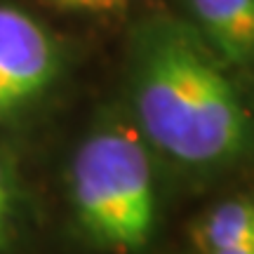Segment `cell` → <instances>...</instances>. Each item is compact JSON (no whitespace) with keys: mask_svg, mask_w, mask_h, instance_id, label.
I'll return each instance as SVG.
<instances>
[{"mask_svg":"<svg viewBox=\"0 0 254 254\" xmlns=\"http://www.w3.org/2000/svg\"><path fill=\"white\" fill-rule=\"evenodd\" d=\"M132 106L146 144L182 167L214 172L254 151V118L198 31L158 19L136 31Z\"/></svg>","mask_w":254,"mask_h":254,"instance_id":"obj_1","label":"cell"},{"mask_svg":"<svg viewBox=\"0 0 254 254\" xmlns=\"http://www.w3.org/2000/svg\"><path fill=\"white\" fill-rule=\"evenodd\" d=\"M68 189L78 226L97 247L134 254L148 245L158 190L139 129L123 123L94 129L73 155Z\"/></svg>","mask_w":254,"mask_h":254,"instance_id":"obj_2","label":"cell"},{"mask_svg":"<svg viewBox=\"0 0 254 254\" xmlns=\"http://www.w3.org/2000/svg\"><path fill=\"white\" fill-rule=\"evenodd\" d=\"M59 73V47L24 9L0 5V118L36 101Z\"/></svg>","mask_w":254,"mask_h":254,"instance_id":"obj_3","label":"cell"},{"mask_svg":"<svg viewBox=\"0 0 254 254\" xmlns=\"http://www.w3.org/2000/svg\"><path fill=\"white\" fill-rule=\"evenodd\" d=\"M198 36L226 64L254 66V0H189Z\"/></svg>","mask_w":254,"mask_h":254,"instance_id":"obj_4","label":"cell"},{"mask_svg":"<svg viewBox=\"0 0 254 254\" xmlns=\"http://www.w3.org/2000/svg\"><path fill=\"white\" fill-rule=\"evenodd\" d=\"M247 238H254V193L233 195L219 202L200 219L195 228V240L207 254Z\"/></svg>","mask_w":254,"mask_h":254,"instance_id":"obj_5","label":"cell"},{"mask_svg":"<svg viewBox=\"0 0 254 254\" xmlns=\"http://www.w3.org/2000/svg\"><path fill=\"white\" fill-rule=\"evenodd\" d=\"M17 182H14L12 167L0 155V240L7 247H12L14 233H17Z\"/></svg>","mask_w":254,"mask_h":254,"instance_id":"obj_6","label":"cell"},{"mask_svg":"<svg viewBox=\"0 0 254 254\" xmlns=\"http://www.w3.org/2000/svg\"><path fill=\"white\" fill-rule=\"evenodd\" d=\"M59 5H68V7H80V9H113L123 5V0H55Z\"/></svg>","mask_w":254,"mask_h":254,"instance_id":"obj_7","label":"cell"},{"mask_svg":"<svg viewBox=\"0 0 254 254\" xmlns=\"http://www.w3.org/2000/svg\"><path fill=\"white\" fill-rule=\"evenodd\" d=\"M209 254H254V238H247L243 243H236L231 247H221V250H214Z\"/></svg>","mask_w":254,"mask_h":254,"instance_id":"obj_8","label":"cell"},{"mask_svg":"<svg viewBox=\"0 0 254 254\" xmlns=\"http://www.w3.org/2000/svg\"><path fill=\"white\" fill-rule=\"evenodd\" d=\"M7 250H9V247L5 245V243H2V240H0V254H2V252H7Z\"/></svg>","mask_w":254,"mask_h":254,"instance_id":"obj_9","label":"cell"}]
</instances>
